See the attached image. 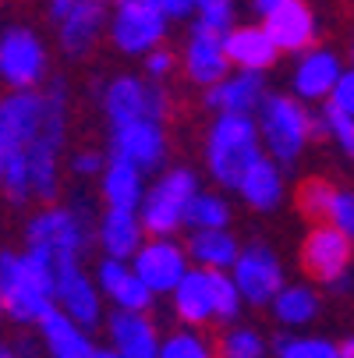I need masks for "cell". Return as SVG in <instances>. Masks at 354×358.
Masks as SVG:
<instances>
[{
    "mask_svg": "<svg viewBox=\"0 0 354 358\" xmlns=\"http://www.w3.org/2000/svg\"><path fill=\"white\" fill-rule=\"evenodd\" d=\"M75 96L64 75L39 92H0V199L36 210L64 199Z\"/></svg>",
    "mask_w": 354,
    "mask_h": 358,
    "instance_id": "obj_1",
    "label": "cell"
},
{
    "mask_svg": "<svg viewBox=\"0 0 354 358\" xmlns=\"http://www.w3.org/2000/svg\"><path fill=\"white\" fill-rule=\"evenodd\" d=\"M92 224L96 217L85 210L82 199H61L50 206H36L22 220V248L43 255L57 270L82 266L92 245Z\"/></svg>",
    "mask_w": 354,
    "mask_h": 358,
    "instance_id": "obj_2",
    "label": "cell"
},
{
    "mask_svg": "<svg viewBox=\"0 0 354 358\" xmlns=\"http://www.w3.org/2000/svg\"><path fill=\"white\" fill-rule=\"evenodd\" d=\"M0 291L15 334H36V327L57 309V273L43 255L29 248H0Z\"/></svg>",
    "mask_w": 354,
    "mask_h": 358,
    "instance_id": "obj_3",
    "label": "cell"
},
{
    "mask_svg": "<svg viewBox=\"0 0 354 358\" xmlns=\"http://www.w3.org/2000/svg\"><path fill=\"white\" fill-rule=\"evenodd\" d=\"M266 157L256 117H230L213 114L198 138V171L209 188L227 195L237 192L241 178Z\"/></svg>",
    "mask_w": 354,
    "mask_h": 358,
    "instance_id": "obj_4",
    "label": "cell"
},
{
    "mask_svg": "<svg viewBox=\"0 0 354 358\" xmlns=\"http://www.w3.org/2000/svg\"><path fill=\"white\" fill-rule=\"evenodd\" d=\"M167 309L174 316V327L198 330V334H209V330L216 334V330L244 320V313H248L230 273L195 270V266L181 280V287L167 298Z\"/></svg>",
    "mask_w": 354,
    "mask_h": 358,
    "instance_id": "obj_5",
    "label": "cell"
},
{
    "mask_svg": "<svg viewBox=\"0 0 354 358\" xmlns=\"http://www.w3.org/2000/svg\"><path fill=\"white\" fill-rule=\"evenodd\" d=\"M259 124V138H263V152L270 160H276L283 171L297 167L309 157L312 142L319 138V117L309 103L294 99L287 89H273L263 107L256 114Z\"/></svg>",
    "mask_w": 354,
    "mask_h": 358,
    "instance_id": "obj_6",
    "label": "cell"
},
{
    "mask_svg": "<svg viewBox=\"0 0 354 358\" xmlns=\"http://www.w3.org/2000/svg\"><path fill=\"white\" fill-rule=\"evenodd\" d=\"M96 110L103 117V128H121L135 121H163L174 117V92L170 85H160L135 71H110L96 82Z\"/></svg>",
    "mask_w": 354,
    "mask_h": 358,
    "instance_id": "obj_7",
    "label": "cell"
},
{
    "mask_svg": "<svg viewBox=\"0 0 354 358\" xmlns=\"http://www.w3.org/2000/svg\"><path fill=\"white\" fill-rule=\"evenodd\" d=\"M202 188H206L202 171L191 167V164H181V160H174L160 174H153L149 178L142 206H138L145 234L149 238H184L191 202Z\"/></svg>",
    "mask_w": 354,
    "mask_h": 358,
    "instance_id": "obj_8",
    "label": "cell"
},
{
    "mask_svg": "<svg viewBox=\"0 0 354 358\" xmlns=\"http://www.w3.org/2000/svg\"><path fill=\"white\" fill-rule=\"evenodd\" d=\"M110 8L114 0H43L54 50L71 64L92 61L99 46H107Z\"/></svg>",
    "mask_w": 354,
    "mask_h": 358,
    "instance_id": "obj_9",
    "label": "cell"
},
{
    "mask_svg": "<svg viewBox=\"0 0 354 358\" xmlns=\"http://www.w3.org/2000/svg\"><path fill=\"white\" fill-rule=\"evenodd\" d=\"M54 43L32 22L0 25V92H39L54 82Z\"/></svg>",
    "mask_w": 354,
    "mask_h": 358,
    "instance_id": "obj_10",
    "label": "cell"
},
{
    "mask_svg": "<svg viewBox=\"0 0 354 358\" xmlns=\"http://www.w3.org/2000/svg\"><path fill=\"white\" fill-rule=\"evenodd\" d=\"M174 18L163 0H114L107 46L124 61H145L153 50L170 43Z\"/></svg>",
    "mask_w": 354,
    "mask_h": 358,
    "instance_id": "obj_11",
    "label": "cell"
},
{
    "mask_svg": "<svg viewBox=\"0 0 354 358\" xmlns=\"http://www.w3.org/2000/svg\"><path fill=\"white\" fill-rule=\"evenodd\" d=\"M297 266L316 287L347 294L354 287V245L330 224H309L297 245Z\"/></svg>",
    "mask_w": 354,
    "mask_h": 358,
    "instance_id": "obj_12",
    "label": "cell"
},
{
    "mask_svg": "<svg viewBox=\"0 0 354 358\" xmlns=\"http://www.w3.org/2000/svg\"><path fill=\"white\" fill-rule=\"evenodd\" d=\"M230 280L234 287L241 291V301L244 309H270L273 298L287 287V259L280 255V248L266 238H251L244 241L237 263L230 270Z\"/></svg>",
    "mask_w": 354,
    "mask_h": 358,
    "instance_id": "obj_13",
    "label": "cell"
},
{
    "mask_svg": "<svg viewBox=\"0 0 354 358\" xmlns=\"http://www.w3.org/2000/svg\"><path fill=\"white\" fill-rule=\"evenodd\" d=\"M230 71L234 68H230V57H227L223 36L202 29V25H188L181 43H177V75L184 78V85L202 96L216 82H223Z\"/></svg>",
    "mask_w": 354,
    "mask_h": 358,
    "instance_id": "obj_14",
    "label": "cell"
},
{
    "mask_svg": "<svg viewBox=\"0 0 354 358\" xmlns=\"http://www.w3.org/2000/svg\"><path fill=\"white\" fill-rule=\"evenodd\" d=\"M103 149H107V157L128 160L149 178L160 174L167 164H174L170 160V124L163 121H135V124L107 128Z\"/></svg>",
    "mask_w": 354,
    "mask_h": 358,
    "instance_id": "obj_15",
    "label": "cell"
},
{
    "mask_svg": "<svg viewBox=\"0 0 354 358\" xmlns=\"http://www.w3.org/2000/svg\"><path fill=\"white\" fill-rule=\"evenodd\" d=\"M347 71L344 57L337 54L333 46H312L305 50L301 57H290V68H287V92L301 103H309L312 110L326 107L330 96L340 82V75Z\"/></svg>",
    "mask_w": 354,
    "mask_h": 358,
    "instance_id": "obj_16",
    "label": "cell"
},
{
    "mask_svg": "<svg viewBox=\"0 0 354 358\" xmlns=\"http://www.w3.org/2000/svg\"><path fill=\"white\" fill-rule=\"evenodd\" d=\"M131 270L138 273V280L156 294V301H167L181 280L191 273V259L184 238H145V245L135 252Z\"/></svg>",
    "mask_w": 354,
    "mask_h": 358,
    "instance_id": "obj_17",
    "label": "cell"
},
{
    "mask_svg": "<svg viewBox=\"0 0 354 358\" xmlns=\"http://www.w3.org/2000/svg\"><path fill=\"white\" fill-rule=\"evenodd\" d=\"M99 341L117 358H160L167 330L156 313H110L99 330Z\"/></svg>",
    "mask_w": 354,
    "mask_h": 358,
    "instance_id": "obj_18",
    "label": "cell"
},
{
    "mask_svg": "<svg viewBox=\"0 0 354 358\" xmlns=\"http://www.w3.org/2000/svg\"><path fill=\"white\" fill-rule=\"evenodd\" d=\"M57 309L89 334L103 330L110 309H107L103 294H99V287H96V277H92L89 263L57 270Z\"/></svg>",
    "mask_w": 354,
    "mask_h": 358,
    "instance_id": "obj_19",
    "label": "cell"
},
{
    "mask_svg": "<svg viewBox=\"0 0 354 358\" xmlns=\"http://www.w3.org/2000/svg\"><path fill=\"white\" fill-rule=\"evenodd\" d=\"M92 277H96V287L103 294L110 313H156V305H160L156 294L138 280L131 263L103 259V255H99L92 263Z\"/></svg>",
    "mask_w": 354,
    "mask_h": 358,
    "instance_id": "obj_20",
    "label": "cell"
},
{
    "mask_svg": "<svg viewBox=\"0 0 354 358\" xmlns=\"http://www.w3.org/2000/svg\"><path fill=\"white\" fill-rule=\"evenodd\" d=\"M270 39L276 43L280 57H301L305 50L319 46V15L309 0H290L259 18Z\"/></svg>",
    "mask_w": 354,
    "mask_h": 358,
    "instance_id": "obj_21",
    "label": "cell"
},
{
    "mask_svg": "<svg viewBox=\"0 0 354 358\" xmlns=\"http://www.w3.org/2000/svg\"><path fill=\"white\" fill-rule=\"evenodd\" d=\"M273 92L270 75H251V71H230L223 82H216L209 92H202L206 114H230V117H256L263 99Z\"/></svg>",
    "mask_w": 354,
    "mask_h": 358,
    "instance_id": "obj_22",
    "label": "cell"
},
{
    "mask_svg": "<svg viewBox=\"0 0 354 358\" xmlns=\"http://www.w3.org/2000/svg\"><path fill=\"white\" fill-rule=\"evenodd\" d=\"M287 174H290V171H283L276 160L263 157L256 167L241 178L234 199L241 202L248 213L273 217V213H280V210L287 206V199H290V181H287Z\"/></svg>",
    "mask_w": 354,
    "mask_h": 358,
    "instance_id": "obj_23",
    "label": "cell"
},
{
    "mask_svg": "<svg viewBox=\"0 0 354 358\" xmlns=\"http://www.w3.org/2000/svg\"><path fill=\"white\" fill-rule=\"evenodd\" d=\"M145 224L138 217V210H99L96 224H92V245L103 259H121L131 263L135 252L145 245Z\"/></svg>",
    "mask_w": 354,
    "mask_h": 358,
    "instance_id": "obj_24",
    "label": "cell"
},
{
    "mask_svg": "<svg viewBox=\"0 0 354 358\" xmlns=\"http://www.w3.org/2000/svg\"><path fill=\"white\" fill-rule=\"evenodd\" d=\"M227 57L234 71H251V75H270L280 61V50L270 39V32L263 29L259 18H241L227 36Z\"/></svg>",
    "mask_w": 354,
    "mask_h": 358,
    "instance_id": "obj_25",
    "label": "cell"
},
{
    "mask_svg": "<svg viewBox=\"0 0 354 358\" xmlns=\"http://www.w3.org/2000/svg\"><path fill=\"white\" fill-rule=\"evenodd\" d=\"M266 313L276 334H305L323 316V287H316L312 280H287Z\"/></svg>",
    "mask_w": 354,
    "mask_h": 358,
    "instance_id": "obj_26",
    "label": "cell"
},
{
    "mask_svg": "<svg viewBox=\"0 0 354 358\" xmlns=\"http://www.w3.org/2000/svg\"><path fill=\"white\" fill-rule=\"evenodd\" d=\"M145 188H149V174L117 157H107V167L96 181L99 202L107 210H138L145 199Z\"/></svg>",
    "mask_w": 354,
    "mask_h": 358,
    "instance_id": "obj_27",
    "label": "cell"
},
{
    "mask_svg": "<svg viewBox=\"0 0 354 358\" xmlns=\"http://www.w3.org/2000/svg\"><path fill=\"white\" fill-rule=\"evenodd\" d=\"M184 248H188V259L195 270H213V273H230L237 255L244 248L241 234L230 231H188L184 234Z\"/></svg>",
    "mask_w": 354,
    "mask_h": 358,
    "instance_id": "obj_28",
    "label": "cell"
},
{
    "mask_svg": "<svg viewBox=\"0 0 354 358\" xmlns=\"http://www.w3.org/2000/svg\"><path fill=\"white\" fill-rule=\"evenodd\" d=\"M32 337H36L43 358H78V355H89V351L99 344L96 334L82 330V327H78L75 320H68L61 309L50 313V316L36 327Z\"/></svg>",
    "mask_w": 354,
    "mask_h": 358,
    "instance_id": "obj_29",
    "label": "cell"
},
{
    "mask_svg": "<svg viewBox=\"0 0 354 358\" xmlns=\"http://www.w3.org/2000/svg\"><path fill=\"white\" fill-rule=\"evenodd\" d=\"M216 358H273V334L251 320H237L213 334Z\"/></svg>",
    "mask_w": 354,
    "mask_h": 358,
    "instance_id": "obj_30",
    "label": "cell"
},
{
    "mask_svg": "<svg viewBox=\"0 0 354 358\" xmlns=\"http://www.w3.org/2000/svg\"><path fill=\"white\" fill-rule=\"evenodd\" d=\"M237 217L234 199L220 188H202L191 202V213H188V231H230Z\"/></svg>",
    "mask_w": 354,
    "mask_h": 358,
    "instance_id": "obj_31",
    "label": "cell"
},
{
    "mask_svg": "<svg viewBox=\"0 0 354 358\" xmlns=\"http://www.w3.org/2000/svg\"><path fill=\"white\" fill-rule=\"evenodd\" d=\"M273 358H340V341L316 330L273 334Z\"/></svg>",
    "mask_w": 354,
    "mask_h": 358,
    "instance_id": "obj_32",
    "label": "cell"
},
{
    "mask_svg": "<svg viewBox=\"0 0 354 358\" xmlns=\"http://www.w3.org/2000/svg\"><path fill=\"white\" fill-rule=\"evenodd\" d=\"M241 11H244V0H198L188 25H202L209 32L227 36L241 22Z\"/></svg>",
    "mask_w": 354,
    "mask_h": 358,
    "instance_id": "obj_33",
    "label": "cell"
},
{
    "mask_svg": "<svg viewBox=\"0 0 354 358\" xmlns=\"http://www.w3.org/2000/svg\"><path fill=\"white\" fill-rule=\"evenodd\" d=\"M316 117H319V138H326L344 160H351L354 164V117H347V114H340V110H333L330 103L326 107H319L316 110Z\"/></svg>",
    "mask_w": 354,
    "mask_h": 358,
    "instance_id": "obj_34",
    "label": "cell"
},
{
    "mask_svg": "<svg viewBox=\"0 0 354 358\" xmlns=\"http://www.w3.org/2000/svg\"><path fill=\"white\" fill-rule=\"evenodd\" d=\"M160 358H216L213 334H198V330L174 327V330H167V341H163Z\"/></svg>",
    "mask_w": 354,
    "mask_h": 358,
    "instance_id": "obj_35",
    "label": "cell"
},
{
    "mask_svg": "<svg viewBox=\"0 0 354 358\" xmlns=\"http://www.w3.org/2000/svg\"><path fill=\"white\" fill-rule=\"evenodd\" d=\"M319 224H330L333 231H340V234L354 245V185H337V181H333Z\"/></svg>",
    "mask_w": 354,
    "mask_h": 358,
    "instance_id": "obj_36",
    "label": "cell"
},
{
    "mask_svg": "<svg viewBox=\"0 0 354 358\" xmlns=\"http://www.w3.org/2000/svg\"><path fill=\"white\" fill-rule=\"evenodd\" d=\"M103 167H107L103 145H78L68 152V178H75V181H99Z\"/></svg>",
    "mask_w": 354,
    "mask_h": 358,
    "instance_id": "obj_37",
    "label": "cell"
},
{
    "mask_svg": "<svg viewBox=\"0 0 354 358\" xmlns=\"http://www.w3.org/2000/svg\"><path fill=\"white\" fill-rule=\"evenodd\" d=\"M138 71L145 75V78H153V82H160V85H170V78L177 75V46H160V50H153L142 64H138Z\"/></svg>",
    "mask_w": 354,
    "mask_h": 358,
    "instance_id": "obj_38",
    "label": "cell"
},
{
    "mask_svg": "<svg viewBox=\"0 0 354 358\" xmlns=\"http://www.w3.org/2000/svg\"><path fill=\"white\" fill-rule=\"evenodd\" d=\"M0 358H43L39 344L32 334H8L4 341H0Z\"/></svg>",
    "mask_w": 354,
    "mask_h": 358,
    "instance_id": "obj_39",
    "label": "cell"
},
{
    "mask_svg": "<svg viewBox=\"0 0 354 358\" xmlns=\"http://www.w3.org/2000/svg\"><path fill=\"white\" fill-rule=\"evenodd\" d=\"M330 107L340 110V114H347V117H354V68H347L340 75V82H337V89L330 96Z\"/></svg>",
    "mask_w": 354,
    "mask_h": 358,
    "instance_id": "obj_40",
    "label": "cell"
},
{
    "mask_svg": "<svg viewBox=\"0 0 354 358\" xmlns=\"http://www.w3.org/2000/svg\"><path fill=\"white\" fill-rule=\"evenodd\" d=\"M163 4H167V11H170V18H174V25H177V22H191L198 0H163Z\"/></svg>",
    "mask_w": 354,
    "mask_h": 358,
    "instance_id": "obj_41",
    "label": "cell"
},
{
    "mask_svg": "<svg viewBox=\"0 0 354 358\" xmlns=\"http://www.w3.org/2000/svg\"><path fill=\"white\" fill-rule=\"evenodd\" d=\"M280 4H290V0H244V8L256 15V18H266L273 8H280Z\"/></svg>",
    "mask_w": 354,
    "mask_h": 358,
    "instance_id": "obj_42",
    "label": "cell"
},
{
    "mask_svg": "<svg viewBox=\"0 0 354 358\" xmlns=\"http://www.w3.org/2000/svg\"><path fill=\"white\" fill-rule=\"evenodd\" d=\"M78 358H117V355H114V351H110V348H107L103 341H99V344H96V348H92L89 355H78Z\"/></svg>",
    "mask_w": 354,
    "mask_h": 358,
    "instance_id": "obj_43",
    "label": "cell"
},
{
    "mask_svg": "<svg viewBox=\"0 0 354 358\" xmlns=\"http://www.w3.org/2000/svg\"><path fill=\"white\" fill-rule=\"evenodd\" d=\"M340 358H354V334H347L340 341Z\"/></svg>",
    "mask_w": 354,
    "mask_h": 358,
    "instance_id": "obj_44",
    "label": "cell"
},
{
    "mask_svg": "<svg viewBox=\"0 0 354 358\" xmlns=\"http://www.w3.org/2000/svg\"><path fill=\"white\" fill-rule=\"evenodd\" d=\"M8 337V313H4V291H0V341Z\"/></svg>",
    "mask_w": 354,
    "mask_h": 358,
    "instance_id": "obj_45",
    "label": "cell"
},
{
    "mask_svg": "<svg viewBox=\"0 0 354 358\" xmlns=\"http://www.w3.org/2000/svg\"><path fill=\"white\" fill-rule=\"evenodd\" d=\"M347 68H354V39H351V46H347Z\"/></svg>",
    "mask_w": 354,
    "mask_h": 358,
    "instance_id": "obj_46",
    "label": "cell"
}]
</instances>
